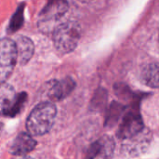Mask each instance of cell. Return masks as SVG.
Segmentation results:
<instances>
[{
	"label": "cell",
	"mask_w": 159,
	"mask_h": 159,
	"mask_svg": "<svg viewBox=\"0 0 159 159\" xmlns=\"http://www.w3.org/2000/svg\"><path fill=\"white\" fill-rule=\"evenodd\" d=\"M57 115L56 105L52 102L38 103L26 120V129L31 135L41 136L48 133L54 125Z\"/></svg>",
	"instance_id": "6da1fadb"
},
{
	"label": "cell",
	"mask_w": 159,
	"mask_h": 159,
	"mask_svg": "<svg viewBox=\"0 0 159 159\" xmlns=\"http://www.w3.org/2000/svg\"><path fill=\"white\" fill-rule=\"evenodd\" d=\"M80 36V25L75 21H67L56 27L53 33V42L58 51L66 54L75 49Z\"/></svg>",
	"instance_id": "7a4b0ae2"
},
{
	"label": "cell",
	"mask_w": 159,
	"mask_h": 159,
	"mask_svg": "<svg viewBox=\"0 0 159 159\" xmlns=\"http://www.w3.org/2000/svg\"><path fill=\"white\" fill-rule=\"evenodd\" d=\"M144 129L143 117L137 105L125 111L122 121L116 131V137L120 140H127L140 133Z\"/></svg>",
	"instance_id": "3957f363"
},
{
	"label": "cell",
	"mask_w": 159,
	"mask_h": 159,
	"mask_svg": "<svg viewBox=\"0 0 159 159\" xmlns=\"http://www.w3.org/2000/svg\"><path fill=\"white\" fill-rule=\"evenodd\" d=\"M18 61L16 43L9 38L0 39V84L11 75Z\"/></svg>",
	"instance_id": "277c9868"
},
{
	"label": "cell",
	"mask_w": 159,
	"mask_h": 159,
	"mask_svg": "<svg viewBox=\"0 0 159 159\" xmlns=\"http://www.w3.org/2000/svg\"><path fill=\"white\" fill-rule=\"evenodd\" d=\"M75 88V82L72 77L61 80L48 81L44 86V96L51 102H59L68 97Z\"/></svg>",
	"instance_id": "5b68a950"
},
{
	"label": "cell",
	"mask_w": 159,
	"mask_h": 159,
	"mask_svg": "<svg viewBox=\"0 0 159 159\" xmlns=\"http://www.w3.org/2000/svg\"><path fill=\"white\" fill-rule=\"evenodd\" d=\"M125 143L121 146V153L125 156L133 157L143 154L152 141V134L148 129H143L137 135L124 140Z\"/></svg>",
	"instance_id": "8992f818"
},
{
	"label": "cell",
	"mask_w": 159,
	"mask_h": 159,
	"mask_svg": "<svg viewBox=\"0 0 159 159\" xmlns=\"http://www.w3.org/2000/svg\"><path fill=\"white\" fill-rule=\"evenodd\" d=\"M68 7L66 0H49L39 14V27L59 20L67 12Z\"/></svg>",
	"instance_id": "52a82bcc"
},
{
	"label": "cell",
	"mask_w": 159,
	"mask_h": 159,
	"mask_svg": "<svg viewBox=\"0 0 159 159\" xmlns=\"http://www.w3.org/2000/svg\"><path fill=\"white\" fill-rule=\"evenodd\" d=\"M115 145L112 137L103 135L89 146L86 159H113Z\"/></svg>",
	"instance_id": "ba28073f"
},
{
	"label": "cell",
	"mask_w": 159,
	"mask_h": 159,
	"mask_svg": "<svg viewBox=\"0 0 159 159\" xmlns=\"http://www.w3.org/2000/svg\"><path fill=\"white\" fill-rule=\"evenodd\" d=\"M36 144V141L31 136V134L20 132L10 144L9 152L14 156H26L28 153L34 150Z\"/></svg>",
	"instance_id": "9c48e42d"
},
{
	"label": "cell",
	"mask_w": 159,
	"mask_h": 159,
	"mask_svg": "<svg viewBox=\"0 0 159 159\" xmlns=\"http://www.w3.org/2000/svg\"><path fill=\"white\" fill-rule=\"evenodd\" d=\"M16 98L17 94L11 85L6 82L0 84V116H7Z\"/></svg>",
	"instance_id": "30bf717a"
},
{
	"label": "cell",
	"mask_w": 159,
	"mask_h": 159,
	"mask_svg": "<svg viewBox=\"0 0 159 159\" xmlns=\"http://www.w3.org/2000/svg\"><path fill=\"white\" fill-rule=\"evenodd\" d=\"M15 43L18 53V62L21 65H24L28 61H30L31 58L34 55V43L30 38L23 35L17 37Z\"/></svg>",
	"instance_id": "8fae6325"
},
{
	"label": "cell",
	"mask_w": 159,
	"mask_h": 159,
	"mask_svg": "<svg viewBox=\"0 0 159 159\" xmlns=\"http://www.w3.org/2000/svg\"><path fill=\"white\" fill-rule=\"evenodd\" d=\"M141 78L146 86L159 89V62H152L145 65L142 70Z\"/></svg>",
	"instance_id": "7c38bea8"
},
{
	"label": "cell",
	"mask_w": 159,
	"mask_h": 159,
	"mask_svg": "<svg viewBox=\"0 0 159 159\" xmlns=\"http://www.w3.org/2000/svg\"><path fill=\"white\" fill-rule=\"evenodd\" d=\"M126 109L127 108L122 103L118 102H113L108 107L104 126L109 129L113 128L118 122V120L122 117Z\"/></svg>",
	"instance_id": "4fadbf2b"
},
{
	"label": "cell",
	"mask_w": 159,
	"mask_h": 159,
	"mask_svg": "<svg viewBox=\"0 0 159 159\" xmlns=\"http://www.w3.org/2000/svg\"><path fill=\"white\" fill-rule=\"evenodd\" d=\"M107 98H108V94L106 92V90L104 89H99L91 102H90V106L89 108L92 110V111H101L104 108L105 104H106V102H107Z\"/></svg>",
	"instance_id": "5bb4252c"
},
{
	"label": "cell",
	"mask_w": 159,
	"mask_h": 159,
	"mask_svg": "<svg viewBox=\"0 0 159 159\" xmlns=\"http://www.w3.org/2000/svg\"><path fill=\"white\" fill-rule=\"evenodd\" d=\"M26 100H27L26 92H21V93L18 94L17 98H16V101H15L11 110L9 111L7 116L14 117V116H18L21 112V110H22V108H23V106H24V104L26 102Z\"/></svg>",
	"instance_id": "9a60e30c"
},
{
	"label": "cell",
	"mask_w": 159,
	"mask_h": 159,
	"mask_svg": "<svg viewBox=\"0 0 159 159\" xmlns=\"http://www.w3.org/2000/svg\"><path fill=\"white\" fill-rule=\"evenodd\" d=\"M22 21H23V7L20 6L10 20V24H9L10 32H16L17 30H19L20 27L22 25Z\"/></svg>",
	"instance_id": "2e32d148"
},
{
	"label": "cell",
	"mask_w": 159,
	"mask_h": 159,
	"mask_svg": "<svg viewBox=\"0 0 159 159\" xmlns=\"http://www.w3.org/2000/svg\"><path fill=\"white\" fill-rule=\"evenodd\" d=\"M115 90H116V94L122 100H126V101H129V100H131L133 99V94L132 92L130 91V89L126 87L125 85H122V84H117L114 87Z\"/></svg>",
	"instance_id": "e0dca14e"
},
{
	"label": "cell",
	"mask_w": 159,
	"mask_h": 159,
	"mask_svg": "<svg viewBox=\"0 0 159 159\" xmlns=\"http://www.w3.org/2000/svg\"><path fill=\"white\" fill-rule=\"evenodd\" d=\"M11 159H34L31 157L28 156H14V157H12Z\"/></svg>",
	"instance_id": "ac0fdd59"
}]
</instances>
